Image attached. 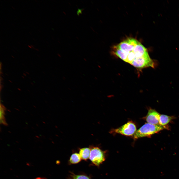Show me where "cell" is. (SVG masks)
Segmentation results:
<instances>
[{"label":"cell","mask_w":179,"mask_h":179,"mask_svg":"<svg viewBox=\"0 0 179 179\" xmlns=\"http://www.w3.org/2000/svg\"><path fill=\"white\" fill-rule=\"evenodd\" d=\"M139 42L135 39L129 38L120 42L116 46L124 51L130 52L132 51L134 47Z\"/></svg>","instance_id":"5b68a950"},{"label":"cell","mask_w":179,"mask_h":179,"mask_svg":"<svg viewBox=\"0 0 179 179\" xmlns=\"http://www.w3.org/2000/svg\"><path fill=\"white\" fill-rule=\"evenodd\" d=\"M91 152V149L90 148L85 147L80 149L79 154L82 159L86 160L90 158Z\"/></svg>","instance_id":"30bf717a"},{"label":"cell","mask_w":179,"mask_h":179,"mask_svg":"<svg viewBox=\"0 0 179 179\" xmlns=\"http://www.w3.org/2000/svg\"><path fill=\"white\" fill-rule=\"evenodd\" d=\"M4 114V111L3 110V107H1L0 106V120H2L1 122L2 123H3L4 122L3 120V118Z\"/></svg>","instance_id":"5bb4252c"},{"label":"cell","mask_w":179,"mask_h":179,"mask_svg":"<svg viewBox=\"0 0 179 179\" xmlns=\"http://www.w3.org/2000/svg\"><path fill=\"white\" fill-rule=\"evenodd\" d=\"M22 77L23 78V79L24 78V76H22Z\"/></svg>","instance_id":"ffe728a7"},{"label":"cell","mask_w":179,"mask_h":179,"mask_svg":"<svg viewBox=\"0 0 179 179\" xmlns=\"http://www.w3.org/2000/svg\"><path fill=\"white\" fill-rule=\"evenodd\" d=\"M31 83V84H32V85H34L33 83Z\"/></svg>","instance_id":"44dd1931"},{"label":"cell","mask_w":179,"mask_h":179,"mask_svg":"<svg viewBox=\"0 0 179 179\" xmlns=\"http://www.w3.org/2000/svg\"><path fill=\"white\" fill-rule=\"evenodd\" d=\"M71 179H90L88 176L83 175H76L71 173L70 175Z\"/></svg>","instance_id":"7c38bea8"},{"label":"cell","mask_w":179,"mask_h":179,"mask_svg":"<svg viewBox=\"0 0 179 179\" xmlns=\"http://www.w3.org/2000/svg\"><path fill=\"white\" fill-rule=\"evenodd\" d=\"M132 51L136 57H141L148 53L147 49L140 42L134 47Z\"/></svg>","instance_id":"52a82bcc"},{"label":"cell","mask_w":179,"mask_h":179,"mask_svg":"<svg viewBox=\"0 0 179 179\" xmlns=\"http://www.w3.org/2000/svg\"><path fill=\"white\" fill-rule=\"evenodd\" d=\"M34 179H47L46 178L42 177H37Z\"/></svg>","instance_id":"9a60e30c"},{"label":"cell","mask_w":179,"mask_h":179,"mask_svg":"<svg viewBox=\"0 0 179 179\" xmlns=\"http://www.w3.org/2000/svg\"><path fill=\"white\" fill-rule=\"evenodd\" d=\"M167 126H163L159 124L153 125L146 123L139 129L133 136L134 139L144 137H150L155 133L164 129H167Z\"/></svg>","instance_id":"6da1fadb"},{"label":"cell","mask_w":179,"mask_h":179,"mask_svg":"<svg viewBox=\"0 0 179 179\" xmlns=\"http://www.w3.org/2000/svg\"><path fill=\"white\" fill-rule=\"evenodd\" d=\"M160 115L155 110L150 108L147 115L145 117L148 123L153 125L159 124V121Z\"/></svg>","instance_id":"8992f818"},{"label":"cell","mask_w":179,"mask_h":179,"mask_svg":"<svg viewBox=\"0 0 179 179\" xmlns=\"http://www.w3.org/2000/svg\"><path fill=\"white\" fill-rule=\"evenodd\" d=\"M114 53L122 60L125 62L129 52L124 51L118 48L116 46L113 47Z\"/></svg>","instance_id":"ba28073f"},{"label":"cell","mask_w":179,"mask_h":179,"mask_svg":"<svg viewBox=\"0 0 179 179\" xmlns=\"http://www.w3.org/2000/svg\"><path fill=\"white\" fill-rule=\"evenodd\" d=\"M135 67L142 69L148 67L154 68L155 63L150 57L148 53L141 57H136L131 64Z\"/></svg>","instance_id":"3957f363"},{"label":"cell","mask_w":179,"mask_h":179,"mask_svg":"<svg viewBox=\"0 0 179 179\" xmlns=\"http://www.w3.org/2000/svg\"><path fill=\"white\" fill-rule=\"evenodd\" d=\"M106 151L102 150L99 148L94 147L91 149L90 159L92 163L99 167L105 160Z\"/></svg>","instance_id":"7a4b0ae2"},{"label":"cell","mask_w":179,"mask_h":179,"mask_svg":"<svg viewBox=\"0 0 179 179\" xmlns=\"http://www.w3.org/2000/svg\"><path fill=\"white\" fill-rule=\"evenodd\" d=\"M9 82H11V83H12V81H11V80H9Z\"/></svg>","instance_id":"ac0fdd59"},{"label":"cell","mask_w":179,"mask_h":179,"mask_svg":"<svg viewBox=\"0 0 179 179\" xmlns=\"http://www.w3.org/2000/svg\"><path fill=\"white\" fill-rule=\"evenodd\" d=\"M23 75H24V76H26V74L25 73H23Z\"/></svg>","instance_id":"e0dca14e"},{"label":"cell","mask_w":179,"mask_h":179,"mask_svg":"<svg viewBox=\"0 0 179 179\" xmlns=\"http://www.w3.org/2000/svg\"></svg>","instance_id":"7402d4cb"},{"label":"cell","mask_w":179,"mask_h":179,"mask_svg":"<svg viewBox=\"0 0 179 179\" xmlns=\"http://www.w3.org/2000/svg\"><path fill=\"white\" fill-rule=\"evenodd\" d=\"M136 131V125L133 122L131 121L118 128L113 129L112 131L123 135L130 136L134 135Z\"/></svg>","instance_id":"277c9868"},{"label":"cell","mask_w":179,"mask_h":179,"mask_svg":"<svg viewBox=\"0 0 179 179\" xmlns=\"http://www.w3.org/2000/svg\"><path fill=\"white\" fill-rule=\"evenodd\" d=\"M17 89L18 90H19L20 91H21V90L20 88H18Z\"/></svg>","instance_id":"2e32d148"},{"label":"cell","mask_w":179,"mask_h":179,"mask_svg":"<svg viewBox=\"0 0 179 179\" xmlns=\"http://www.w3.org/2000/svg\"><path fill=\"white\" fill-rule=\"evenodd\" d=\"M135 58V55L133 51L130 52L129 53L125 62L131 64Z\"/></svg>","instance_id":"4fadbf2b"},{"label":"cell","mask_w":179,"mask_h":179,"mask_svg":"<svg viewBox=\"0 0 179 179\" xmlns=\"http://www.w3.org/2000/svg\"><path fill=\"white\" fill-rule=\"evenodd\" d=\"M82 158L79 153H75L72 154L70 156L69 162L72 164H75L79 163Z\"/></svg>","instance_id":"8fae6325"},{"label":"cell","mask_w":179,"mask_h":179,"mask_svg":"<svg viewBox=\"0 0 179 179\" xmlns=\"http://www.w3.org/2000/svg\"><path fill=\"white\" fill-rule=\"evenodd\" d=\"M173 116H169L165 115H160L159 121V124L163 126H166L171 120L175 119Z\"/></svg>","instance_id":"9c48e42d"},{"label":"cell","mask_w":179,"mask_h":179,"mask_svg":"<svg viewBox=\"0 0 179 179\" xmlns=\"http://www.w3.org/2000/svg\"><path fill=\"white\" fill-rule=\"evenodd\" d=\"M26 73L27 74H28V75H29V73L28 72H26Z\"/></svg>","instance_id":"d6986e66"}]
</instances>
